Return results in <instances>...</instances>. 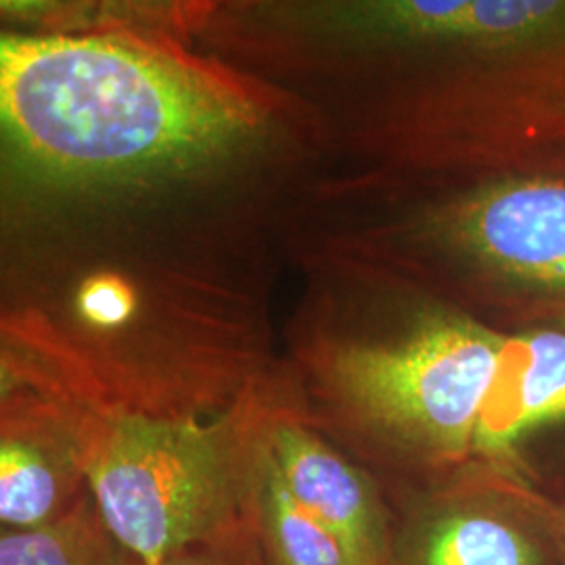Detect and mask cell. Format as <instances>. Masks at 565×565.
<instances>
[{"mask_svg": "<svg viewBox=\"0 0 565 565\" xmlns=\"http://www.w3.org/2000/svg\"><path fill=\"white\" fill-rule=\"evenodd\" d=\"M256 88L174 39L0 30V350L118 417H214L263 377L172 218L258 162Z\"/></svg>", "mask_w": 565, "mask_h": 565, "instance_id": "1", "label": "cell"}, {"mask_svg": "<svg viewBox=\"0 0 565 565\" xmlns=\"http://www.w3.org/2000/svg\"><path fill=\"white\" fill-rule=\"evenodd\" d=\"M264 380L214 417H88L86 480L111 534L142 565L252 513Z\"/></svg>", "mask_w": 565, "mask_h": 565, "instance_id": "2", "label": "cell"}, {"mask_svg": "<svg viewBox=\"0 0 565 565\" xmlns=\"http://www.w3.org/2000/svg\"><path fill=\"white\" fill-rule=\"evenodd\" d=\"M503 342L484 324L440 317L401 342L331 348L319 380L348 424L422 469L427 482L473 459Z\"/></svg>", "mask_w": 565, "mask_h": 565, "instance_id": "3", "label": "cell"}, {"mask_svg": "<svg viewBox=\"0 0 565 565\" xmlns=\"http://www.w3.org/2000/svg\"><path fill=\"white\" fill-rule=\"evenodd\" d=\"M390 565H565V505L522 467L473 457L404 492Z\"/></svg>", "mask_w": 565, "mask_h": 565, "instance_id": "4", "label": "cell"}, {"mask_svg": "<svg viewBox=\"0 0 565 565\" xmlns=\"http://www.w3.org/2000/svg\"><path fill=\"white\" fill-rule=\"evenodd\" d=\"M440 231L505 300L565 327V162L486 182L446 210Z\"/></svg>", "mask_w": 565, "mask_h": 565, "instance_id": "5", "label": "cell"}, {"mask_svg": "<svg viewBox=\"0 0 565 565\" xmlns=\"http://www.w3.org/2000/svg\"><path fill=\"white\" fill-rule=\"evenodd\" d=\"M263 452L291 499L338 541L350 565H390L394 509L380 486L324 443L296 404L270 384Z\"/></svg>", "mask_w": 565, "mask_h": 565, "instance_id": "6", "label": "cell"}, {"mask_svg": "<svg viewBox=\"0 0 565 565\" xmlns=\"http://www.w3.org/2000/svg\"><path fill=\"white\" fill-rule=\"evenodd\" d=\"M88 417L53 394L0 411V532L51 524L90 497Z\"/></svg>", "mask_w": 565, "mask_h": 565, "instance_id": "7", "label": "cell"}, {"mask_svg": "<svg viewBox=\"0 0 565 565\" xmlns=\"http://www.w3.org/2000/svg\"><path fill=\"white\" fill-rule=\"evenodd\" d=\"M565 422V327L505 335L473 436V457L522 467L518 446Z\"/></svg>", "mask_w": 565, "mask_h": 565, "instance_id": "8", "label": "cell"}, {"mask_svg": "<svg viewBox=\"0 0 565 565\" xmlns=\"http://www.w3.org/2000/svg\"><path fill=\"white\" fill-rule=\"evenodd\" d=\"M200 9L137 0H0V30L46 36L174 39L195 25Z\"/></svg>", "mask_w": 565, "mask_h": 565, "instance_id": "9", "label": "cell"}, {"mask_svg": "<svg viewBox=\"0 0 565 565\" xmlns=\"http://www.w3.org/2000/svg\"><path fill=\"white\" fill-rule=\"evenodd\" d=\"M0 565H142L88 497L51 524L0 532Z\"/></svg>", "mask_w": 565, "mask_h": 565, "instance_id": "10", "label": "cell"}, {"mask_svg": "<svg viewBox=\"0 0 565 565\" xmlns=\"http://www.w3.org/2000/svg\"><path fill=\"white\" fill-rule=\"evenodd\" d=\"M254 522L264 565H350L338 541L291 499L270 469L263 452V425L254 490Z\"/></svg>", "mask_w": 565, "mask_h": 565, "instance_id": "11", "label": "cell"}, {"mask_svg": "<svg viewBox=\"0 0 565 565\" xmlns=\"http://www.w3.org/2000/svg\"><path fill=\"white\" fill-rule=\"evenodd\" d=\"M162 565H264L263 548L252 513L223 532L182 546Z\"/></svg>", "mask_w": 565, "mask_h": 565, "instance_id": "12", "label": "cell"}, {"mask_svg": "<svg viewBox=\"0 0 565 565\" xmlns=\"http://www.w3.org/2000/svg\"><path fill=\"white\" fill-rule=\"evenodd\" d=\"M39 394H53L41 380L0 350V411ZM55 396V394H53Z\"/></svg>", "mask_w": 565, "mask_h": 565, "instance_id": "13", "label": "cell"}]
</instances>
